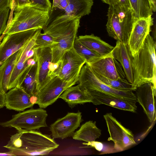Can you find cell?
Listing matches in <instances>:
<instances>
[{
	"label": "cell",
	"mask_w": 156,
	"mask_h": 156,
	"mask_svg": "<svg viewBox=\"0 0 156 156\" xmlns=\"http://www.w3.org/2000/svg\"><path fill=\"white\" fill-rule=\"evenodd\" d=\"M30 5L50 12L51 4L49 0H30Z\"/></svg>",
	"instance_id": "1f68e13d"
},
{
	"label": "cell",
	"mask_w": 156,
	"mask_h": 156,
	"mask_svg": "<svg viewBox=\"0 0 156 156\" xmlns=\"http://www.w3.org/2000/svg\"><path fill=\"white\" fill-rule=\"evenodd\" d=\"M59 62V66L54 72V76L74 85L78 82L82 67L86 64L85 60L73 47L65 53Z\"/></svg>",
	"instance_id": "ba28073f"
},
{
	"label": "cell",
	"mask_w": 156,
	"mask_h": 156,
	"mask_svg": "<svg viewBox=\"0 0 156 156\" xmlns=\"http://www.w3.org/2000/svg\"><path fill=\"white\" fill-rule=\"evenodd\" d=\"M137 102L142 107L149 122H152L155 118L154 97L156 89L150 83L142 85L135 90Z\"/></svg>",
	"instance_id": "ac0fdd59"
},
{
	"label": "cell",
	"mask_w": 156,
	"mask_h": 156,
	"mask_svg": "<svg viewBox=\"0 0 156 156\" xmlns=\"http://www.w3.org/2000/svg\"><path fill=\"white\" fill-rule=\"evenodd\" d=\"M156 42L148 34L137 52L132 57L133 80L132 88L150 83L156 89Z\"/></svg>",
	"instance_id": "3957f363"
},
{
	"label": "cell",
	"mask_w": 156,
	"mask_h": 156,
	"mask_svg": "<svg viewBox=\"0 0 156 156\" xmlns=\"http://www.w3.org/2000/svg\"><path fill=\"white\" fill-rule=\"evenodd\" d=\"M107 16L106 29L108 35L127 45L135 22L131 8L109 5Z\"/></svg>",
	"instance_id": "5b68a950"
},
{
	"label": "cell",
	"mask_w": 156,
	"mask_h": 156,
	"mask_svg": "<svg viewBox=\"0 0 156 156\" xmlns=\"http://www.w3.org/2000/svg\"><path fill=\"white\" fill-rule=\"evenodd\" d=\"M76 39L85 47L101 56L108 55L114 48L113 46L93 34L80 36Z\"/></svg>",
	"instance_id": "44dd1931"
},
{
	"label": "cell",
	"mask_w": 156,
	"mask_h": 156,
	"mask_svg": "<svg viewBox=\"0 0 156 156\" xmlns=\"http://www.w3.org/2000/svg\"><path fill=\"white\" fill-rule=\"evenodd\" d=\"M77 83L80 88L83 91H98L136 103L137 102L136 95L133 91L119 90L108 86L96 77L89 66L86 64L81 69Z\"/></svg>",
	"instance_id": "8992f818"
},
{
	"label": "cell",
	"mask_w": 156,
	"mask_h": 156,
	"mask_svg": "<svg viewBox=\"0 0 156 156\" xmlns=\"http://www.w3.org/2000/svg\"><path fill=\"white\" fill-rule=\"evenodd\" d=\"M59 98L64 101L71 108L79 104L91 102L89 96L80 88L78 85L68 88L61 94Z\"/></svg>",
	"instance_id": "7402d4cb"
},
{
	"label": "cell",
	"mask_w": 156,
	"mask_h": 156,
	"mask_svg": "<svg viewBox=\"0 0 156 156\" xmlns=\"http://www.w3.org/2000/svg\"><path fill=\"white\" fill-rule=\"evenodd\" d=\"M152 16L139 19L134 23L127 44L132 56L137 52L151 31L154 19Z\"/></svg>",
	"instance_id": "9a60e30c"
},
{
	"label": "cell",
	"mask_w": 156,
	"mask_h": 156,
	"mask_svg": "<svg viewBox=\"0 0 156 156\" xmlns=\"http://www.w3.org/2000/svg\"><path fill=\"white\" fill-rule=\"evenodd\" d=\"M81 112H68L64 117L59 118L50 127V130L54 139H64L72 136L75 130L80 126L83 121Z\"/></svg>",
	"instance_id": "7c38bea8"
},
{
	"label": "cell",
	"mask_w": 156,
	"mask_h": 156,
	"mask_svg": "<svg viewBox=\"0 0 156 156\" xmlns=\"http://www.w3.org/2000/svg\"><path fill=\"white\" fill-rule=\"evenodd\" d=\"M103 116L110 135L107 140L114 142L116 151H123L136 144L132 131L123 126L111 113H107Z\"/></svg>",
	"instance_id": "30bf717a"
},
{
	"label": "cell",
	"mask_w": 156,
	"mask_h": 156,
	"mask_svg": "<svg viewBox=\"0 0 156 156\" xmlns=\"http://www.w3.org/2000/svg\"><path fill=\"white\" fill-rule=\"evenodd\" d=\"M103 2L108 4V5L110 4L109 0H101Z\"/></svg>",
	"instance_id": "ab89813d"
},
{
	"label": "cell",
	"mask_w": 156,
	"mask_h": 156,
	"mask_svg": "<svg viewBox=\"0 0 156 156\" xmlns=\"http://www.w3.org/2000/svg\"><path fill=\"white\" fill-rule=\"evenodd\" d=\"M93 4V0H69L65 14L81 18L90 14Z\"/></svg>",
	"instance_id": "d4e9b609"
},
{
	"label": "cell",
	"mask_w": 156,
	"mask_h": 156,
	"mask_svg": "<svg viewBox=\"0 0 156 156\" xmlns=\"http://www.w3.org/2000/svg\"><path fill=\"white\" fill-rule=\"evenodd\" d=\"M69 0H53L51 10L53 11L56 8L64 10L69 4Z\"/></svg>",
	"instance_id": "d6a6232c"
},
{
	"label": "cell",
	"mask_w": 156,
	"mask_h": 156,
	"mask_svg": "<svg viewBox=\"0 0 156 156\" xmlns=\"http://www.w3.org/2000/svg\"><path fill=\"white\" fill-rule=\"evenodd\" d=\"M56 44L52 38L49 35L40 32L37 37L34 47L36 49L51 48Z\"/></svg>",
	"instance_id": "f546056e"
},
{
	"label": "cell",
	"mask_w": 156,
	"mask_h": 156,
	"mask_svg": "<svg viewBox=\"0 0 156 156\" xmlns=\"http://www.w3.org/2000/svg\"><path fill=\"white\" fill-rule=\"evenodd\" d=\"M135 22L137 20L152 16L153 12L148 0H129Z\"/></svg>",
	"instance_id": "484cf974"
},
{
	"label": "cell",
	"mask_w": 156,
	"mask_h": 156,
	"mask_svg": "<svg viewBox=\"0 0 156 156\" xmlns=\"http://www.w3.org/2000/svg\"><path fill=\"white\" fill-rule=\"evenodd\" d=\"M150 6L154 12L156 11V0H148Z\"/></svg>",
	"instance_id": "74e56055"
},
{
	"label": "cell",
	"mask_w": 156,
	"mask_h": 156,
	"mask_svg": "<svg viewBox=\"0 0 156 156\" xmlns=\"http://www.w3.org/2000/svg\"><path fill=\"white\" fill-rule=\"evenodd\" d=\"M95 105H107L120 110L135 112L137 110L136 103L106 93L95 90L83 91Z\"/></svg>",
	"instance_id": "2e32d148"
},
{
	"label": "cell",
	"mask_w": 156,
	"mask_h": 156,
	"mask_svg": "<svg viewBox=\"0 0 156 156\" xmlns=\"http://www.w3.org/2000/svg\"><path fill=\"white\" fill-rule=\"evenodd\" d=\"M72 86L73 85L55 76L39 92L35 104L40 108H46L55 102L66 89Z\"/></svg>",
	"instance_id": "5bb4252c"
},
{
	"label": "cell",
	"mask_w": 156,
	"mask_h": 156,
	"mask_svg": "<svg viewBox=\"0 0 156 156\" xmlns=\"http://www.w3.org/2000/svg\"><path fill=\"white\" fill-rule=\"evenodd\" d=\"M50 12L30 5L15 7L12 20L2 34L3 37L33 29H43L48 24Z\"/></svg>",
	"instance_id": "277c9868"
},
{
	"label": "cell",
	"mask_w": 156,
	"mask_h": 156,
	"mask_svg": "<svg viewBox=\"0 0 156 156\" xmlns=\"http://www.w3.org/2000/svg\"><path fill=\"white\" fill-rule=\"evenodd\" d=\"M19 51L0 65V91L5 94L9 90L12 74L16 64Z\"/></svg>",
	"instance_id": "cb8c5ba5"
},
{
	"label": "cell",
	"mask_w": 156,
	"mask_h": 156,
	"mask_svg": "<svg viewBox=\"0 0 156 156\" xmlns=\"http://www.w3.org/2000/svg\"><path fill=\"white\" fill-rule=\"evenodd\" d=\"M10 9L8 7L0 11V36L6 30Z\"/></svg>",
	"instance_id": "4dcf8cb0"
},
{
	"label": "cell",
	"mask_w": 156,
	"mask_h": 156,
	"mask_svg": "<svg viewBox=\"0 0 156 156\" xmlns=\"http://www.w3.org/2000/svg\"><path fill=\"white\" fill-rule=\"evenodd\" d=\"M113 57L122 66L127 80L131 83L133 80L132 66V55L128 45L117 41L116 45L111 51Z\"/></svg>",
	"instance_id": "ffe728a7"
},
{
	"label": "cell",
	"mask_w": 156,
	"mask_h": 156,
	"mask_svg": "<svg viewBox=\"0 0 156 156\" xmlns=\"http://www.w3.org/2000/svg\"><path fill=\"white\" fill-rule=\"evenodd\" d=\"M35 55L37 64L36 82L38 94L53 78L49 75V67L52 61L51 49L48 47L39 48L36 50Z\"/></svg>",
	"instance_id": "e0dca14e"
},
{
	"label": "cell",
	"mask_w": 156,
	"mask_h": 156,
	"mask_svg": "<svg viewBox=\"0 0 156 156\" xmlns=\"http://www.w3.org/2000/svg\"><path fill=\"white\" fill-rule=\"evenodd\" d=\"M101 135V130L97 126L96 122L89 121L83 124L72 136L75 140L87 143L95 141Z\"/></svg>",
	"instance_id": "603a6c76"
},
{
	"label": "cell",
	"mask_w": 156,
	"mask_h": 156,
	"mask_svg": "<svg viewBox=\"0 0 156 156\" xmlns=\"http://www.w3.org/2000/svg\"><path fill=\"white\" fill-rule=\"evenodd\" d=\"M12 5V0H0V11L9 7L10 9Z\"/></svg>",
	"instance_id": "d590c367"
},
{
	"label": "cell",
	"mask_w": 156,
	"mask_h": 156,
	"mask_svg": "<svg viewBox=\"0 0 156 156\" xmlns=\"http://www.w3.org/2000/svg\"><path fill=\"white\" fill-rule=\"evenodd\" d=\"M0 156H14L13 154L10 151L6 152H0Z\"/></svg>",
	"instance_id": "f35d334b"
},
{
	"label": "cell",
	"mask_w": 156,
	"mask_h": 156,
	"mask_svg": "<svg viewBox=\"0 0 156 156\" xmlns=\"http://www.w3.org/2000/svg\"><path fill=\"white\" fill-rule=\"evenodd\" d=\"M42 30L40 28L38 29L19 51L16 62L10 80L9 90L20 86L33 66L28 62V60L30 58L28 56V53L35 45L37 37Z\"/></svg>",
	"instance_id": "9c48e42d"
},
{
	"label": "cell",
	"mask_w": 156,
	"mask_h": 156,
	"mask_svg": "<svg viewBox=\"0 0 156 156\" xmlns=\"http://www.w3.org/2000/svg\"><path fill=\"white\" fill-rule=\"evenodd\" d=\"M73 47L78 53L85 60L86 64L87 65L103 57L85 47L76 38Z\"/></svg>",
	"instance_id": "f1b7e54d"
},
{
	"label": "cell",
	"mask_w": 156,
	"mask_h": 156,
	"mask_svg": "<svg viewBox=\"0 0 156 156\" xmlns=\"http://www.w3.org/2000/svg\"><path fill=\"white\" fill-rule=\"evenodd\" d=\"M88 65L94 73L108 78H126L122 66L113 57L111 52Z\"/></svg>",
	"instance_id": "4fadbf2b"
},
{
	"label": "cell",
	"mask_w": 156,
	"mask_h": 156,
	"mask_svg": "<svg viewBox=\"0 0 156 156\" xmlns=\"http://www.w3.org/2000/svg\"><path fill=\"white\" fill-rule=\"evenodd\" d=\"M38 29H33L5 35L0 43V65L10 56L19 51L25 42L34 34Z\"/></svg>",
	"instance_id": "8fae6325"
},
{
	"label": "cell",
	"mask_w": 156,
	"mask_h": 156,
	"mask_svg": "<svg viewBox=\"0 0 156 156\" xmlns=\"http://www.w3.org/2000/svg\"><path fill=\"white\" fill-rule=\"evenodd\" d=\"M80 19L64 14L56 17L43 29V33L50 36L56 43L50 48L51 62H59L65 53L73 47Z\"/></svg>",
	"instance_id": "7a4b0ae2"
},
{
	"label": "cell",
	"mask_w": 156,
	"mask_h": 156,
	"mask_svg": "<svg viewBox=\"0 0 156 156\" xmlns=\"http://www.w3.org/2000/svg\"><path fill=\"white\" fill-rule=\"evenodd\" d=\"M83 144L90 146L94 148L97 150L99 151H101L103 147V145L102 143L95 141L87 143H83Z\"/></svg>",
	"instance_id": "e575fe53"
},
{
	"label": "cell",
	"mask_w": 156,
	"mask_h": 156,
	"mask_svg": "<svg viewBox=\"0 0 156 156\" xmlns=\"http://www.w3.org/2000/svg\"><path fill=\"white\" fill-rule=\"evenodd\" d=\"M37 64L33 66L20 87L31 97H37L38 94L36 82Z\"/></svg>",
	"instance_id": "4316f807"
},
{
	"label": "cell",
	"mask_w": 156,
	"mask_h": 156,
	"mask_svg": "<svg viewBox=\"0 0 156 156\" xmlns=\"http://www.w3.org/2000/svg\"><path fill=\"white\" fill-rule=\"evenodd\" d=\"M15 129L17 132L3 146L14 156L48 155L59 146L49 135L36 130Z\"/></svg>",
	"instance_id": "6da1fadb"
},
{
	"label": "cell",
	"mask_w": 156,
	"mask_h": 156,
	"mask_svg": "<svg viewBox=\"0 0 156 156\" xmlns=\"http://www.w3.org/2000/svg\"><path fill=\"white\" fill-rule=\"evenodd\" d=\"M48 115L46 111L43 108H31L13 115L10 119L0 122V126L27 130H35L47 127L46 120Z\"/></svg>",
	"instance_id": "52a82bcc"
},
{
	"label": "cell",
	"mask_w": 156,
	"mask_h": 156,
	"mask_svg": "<svg viewBox=\"0 0 156 156\" xmlns=\"http://www.w3.org/2000/svg\"><path fill=\"white\" fill-rule=\"evenodd\" d=\"M5 104L7 109L18 112L23 111L34 105L31 97L20 86L9 90L5 94Z\"/></svg>",
	"instance_id": "d6986e66"
},
{
	"label": "cell",
	"mask_w": 156,
	"mask_h": 156,
	"mask_svg": "<svg viewBox=\"0 0 156 156\" xmlns=\"http://www.w3.org/2000/svg\"><path fill=\"white\" fill-rule=\"evenodd\" d=\"M109 5H120L131 8L129 0H109Z\"/></svg>",
	"instance_id": "836d02e7"
},
{
	"label": "cell",
	"mask_w": 156,
	"mask_h": 156,
	"mask_svg": "<svg viewBox=\"0 0 156 156\" xmlns=\"http://www.w3.org/2000/svg\"><path fill=\"white\" fill-rule=\"evenodd\" d=\"M93 73L101 81L112 88L121 91H134L132 88V84L126 78L112 80L100 74L94 72Z\"/></svg>",
	"instance_id": "83f0119b"
},
{
	"label": "cell",
	"mask_w": 156,
	"mask_h": 156,
	"mask_svg": "<svg viewBox=\"0 0 156 156\" xmlns=\"http://www.w3.org/2000/svg\"><path fill=\"white\" fill-rule=\"evenodd\" d=\"M30 4V0H14L15 7H22Z\"/></svg>",
	"instance_id": "8d00e7d4"
}]
</instances>
